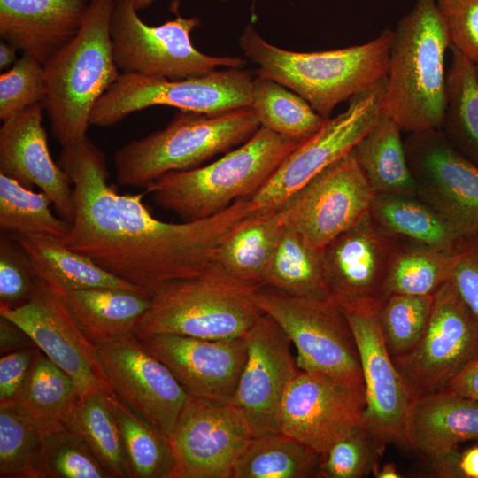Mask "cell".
Returning <instances> with one entry per match:
<instances>
[{
    "label": "cell",
    "mask_w": 478,
    "mask_h": 478,
    "mask_svg": "<svg viewBox=\"0 0 478 478\" xmlns=\"http://www.w3.org/2000/svg\"><path fill=\"white\" fill-rule=\"evenodd\" d=\"M402 132L382 109L376 124L352 150L375 195L417 196Z\"/></svg>",
    "instance_id": "cell-28"
},
{
    "label": "cell",
    "mask_w": 478,
    "mask_h": 478,
    "mask_svg": "<svg viewBox=\"0 0 478 478\" xmlns=\"http://www.w3.org/2000/svg\"><path fill=\"white\" fill-rule=\"evenodd\" d=\"M365 408V385L299 369L282 399L280 431L322 455L361 423Z\"/></svg>",
    "instance_id": "cell-18"
},
{
    "label": "cell",
    "mask_w": 478,
    "mask_h": 478,
    "mask_svg": "<svg viewBox=\"0 0 478 478\" xmlns=\"http://www.w3.org/2000/svg\"><path fill=\"white\" fill-rule=\"evenodd\" d=\"M446 389L478 401V358L466 366Z\"/></svg>",
    "instance_id": "cell-50"
},
{
    "label": "cell",
    "mask_w": 478,
    "mask_h": 478,
    "mask_svg": "<svg viewBox=\"0 0 478 478\" xmlns=\"http://www.w3.org/2000/svg\"><path fill=\"white\" fill-rule=\"evenodd\" d=\"M258 287L215 266L199 276L167 282L152 296L135 335L244 337L264 314L254 299Z\"/></svg>",
    "instance_id": "cell-7"
},
{
    "label": "cell",
    "mask_w": 478,
    "mask_h": 478,
    "mask_svg": "<svg viewBox=\"0 0 478 478\" xmlns=\"http://www.w3.org/2000/svg\"><path fill=\"white\" fill-rule=\"evenodd\" d=\"M46 92L43 65L23 53L0 75V120L4 122L30 106L44 104Z\"/></svg>",
    "instance_id": "cell-44"
},
{
    "label": "cell",
    "mask_w": 478,
    "mask_h": 478,
    "mask_svg": "<svg viewBox=\"0 0 478 478\" xmlns=\"http://www.w3.org/2000/svg\"><path fill=\"white\" fill-rule=\"evenodd\" d=\"M283 228L276 208L258 211L222 243L214 266L234 279L261 286Z\"/></svg>",
    "instance_id": "cell-29"
},
{
    "label": "cell",
    "mask_w": 478,
    "mask_h": 478,
    "mask_svg": "<svg viewBox=\"0 0 478 478\" xmlns=\"http://www.w3.org/2000/svg\"><path fill=\"white\" fill-rule=\"evenodd\" d=\"M12 235L29 256L36 274L64 293L93 288H117L150 295L102 268L86 256L71 250L60 241L14 233Z\"/></svg>",
    "instance_id": "cell-27"
},
{
    "label": "cell",
    "mask_w": 478,
    "mask_h": 478,
    "mask_svg": "<svg viewBox=\"0 0 478 478\" xmlns=\"http://www.w3.org/2000/svg\"><path fill=\"white\" fill-rule=\"evenodd\" d=\"M79 328L95 345L135 334L151 296L117 288H93L65 293Z\"/></svg>",
    "instance_id": "cell-26"
},
{
    "label": "cell",
    "mask_w": 478,
    "mask_h": 478,
    "mask_svg": "<svg viewBox=\"0 0 478 478\" xmlns=\"http://www.w3.org/2000/svg\"><path fill=\"white\" fill-rule=\"evenodd\" d=\"M407 448L421 459L478 441V401L445 389L415 397L405 420Z\"/></svg>",
    "instance_id": "cell-25"
},
{
    "label": "cell",
    "mask_w": 478,
    "mask_h": 478,
    "mask_svg": "<svg viewBox=\"0 0 478 478\" xmlns=\"http://www.w3.org/2000/svg\"><path fill=\"white\" fill-rule=\"evenodd\" d=\"M251 107L260 127L300 141L312 136L327 120L302 96L260 75L253 81Z\"/></svg>",
    "instance_id": "cell-39"
},
{
    "label": "cell",
    "mask_w": 478,
    "mask_h": 478,
    "mask_svg": "<svg viewBox=\"0 0 478 478\" xmlns=\"http://www.w3.org/2000/svg\"><path fill=\"white\" fill-rule=\"evenodd\" d=\"M37 274L33 263L12 235L0 240V307L14 308L30 297Z\"/></svg>",
    "instance_id": "cell-45"
},
{
    "label": "cell",
    "mask_w": 478,
    "mask_h": 478,
    "mask_svg": "<svg viewBox=\"0 0 478 478\" xmlns=\"http://www.w3.org/2000/svg\"><path fill=\"white\" fill-rule=\"evenodd\" d=\"M386 89L384 78L354 95L344 112L328 119L316 133L294 149L250 197L255 209L279 207L320 172L349 154L378 121Z\"/></svg>",
    "instance_id": "cell-11"
},
{
    "label": "cell",
    "mask_w": 478,
    "mask_h": 478,
    "mask_svg": "<svg viewBox=\"0 0 478 478\" xmlns=\"http://www.w3.org/2000/svg\"><path fill=\"white\" fill-rule=\"evenodd\" d=\"M58 164L73 185L65 244L151 296L212 269L226 239L259 211L242 197L203 220L162 221L143 204L144 193L120 194L108 183L105 156L88 136L62 147Z\"/></svg>",
    "instance_id": "cell-1"
},
{
    "label": "cell",
    "mask_w": 478,
    "mask_h": 478,
    "mask_svg": "<svg viewBox=\"0 0 478 478\" xmlns=\"http://www.w3.org/2000/svg\"><path fill=\"white\" fill-rule=\"evenodd\" d=\"M478 358V326L451 281L433 296L427 327L415 346L393 359L414 397L445 390Z\"/></svg>",
    "instance_id": "cell-12"
},
{
    "label": "cell",
    "mask_w": 478,
    "mask_h": 478,
    "mask_svg": "<svg viewBox=\"0 0 478 478\" xmlns=\"http://www.w3.org/2000/svg\"><path fill=\"white\" fill-rule=\"evenodd\" d=\"M253 81L252 72L243 68L215 70L180 80L121 73L95 104L89 125L111 127L133 112L155 105L207 115L251 107Z\"/></svg>",
    "instance_id": "cell-9"
},
{
    "label": "cell",
    "mask_w": 478,
    "mask_h": 478,
    "mask_svg": "<svg viewBox=\"0 0 478 478\" xmlns=\"http://www.w3.org/2000/svg\"><path fill=\"white\" fill-rule=\"evenodd\" d=\"M115 0H90L77 35L43 64L44 108L61 147L85 138L95 104L121 73L114 62L110 22Z\"/></svg>",
    "instance_id": "cell-4"
},
{
    "label": "cell",
    "mask_w": 478,
    "mask_h": 478,
    "mask_svg": "<svg viewBox=\"0 0 478 478\" xmlns=\"http://www.w3.org/2000/svg\"><path fill=\"white\" fill-rule=\"evenodd\" d=\"M398 236L382 228L369 212L323 248L324 275L340 305L380 301Z\"/></svg>",
    "instance_id": "cell-22"
},
{
    "label": "cell",
    "mask_w": 478,
    "mask_h": 478,
    "mask_svg": "<svg viewBox=\"0 0 478 478\" xmlns=\"http://www.w3.org/2000/svg\"><path fill=\"white\" fill-rule=\"evenodd\" d=\"M29 347L37 346L27 333L12 321L0 316L1 355Z\"/></svg>",
    "instance_id": "cell-49"
},
{
    "label": "cell",
    "mask_w": 478,
    "mask_h": 478,
    "mask_svg": "<svg viewBox=\"0 0 478 478\" xmlns=\"http://www.w3.org/2000/svg\"><path fill=\"white\" fill-rule=\"evenodd\" d=\"M44 104H37L4 122L0 128V173L25 187H38L68 221L73 216L72 181L55 163L42 127Z\"/></svg>",
    "instance_id": "cell-23"
},
{
    "label": "cell",
    "mask_w": 478,
    "mask_h": 478,
    "mask_svg": "<svg viewBox=\"0 0 478 478\" xmlns=\"http://www.w3.org/2000/svg\"><path fill=\"white\" fill-rule=\"evenodd\" d=\"M39 478H112L88 444L64 426L42 435Z\"/></svg>",
    "instance_id": "cell-42"
},
{
    "label": "cell",
    "mask_w": 478,
    "mask_h": 478,
    "mask_svg": "<svg viewBox=\"0 0 478 478\" xmlns=\"http://www.w3.org/2000/svg\"><path fill=\"white\" fill-rule=\"evenodd\" d=\"M3 316L20 327L36 346L76 383L81 396L112 393L96 345L79 328L65 293L37 274L29 299L14 307H0Z\"/></svg>",
    "instance_id": "cell-15"
},
{
    "label": "cell",
    "mask_w": 478,
    "mask_h": 478,
    "mask_svg": "<svg viewBox=\"0 0 478 478\" xmlns=\"http://www.w3.org/2000/svg\"><path fill=\"white\" fill-rule=\"evenodd\" d=\"M254 299L297 349V366L351 385H364L356 339L341 305L333 298L295 297L261 285Z\"/></svg>",
    "instance_id": "cell-8"
},
{
    "label": "cell",
    "mask_w": 478,
    "mask_h": 478,
    "mask_svg": "<svg viewBox=\"0 0 478 478\" xmlns=\"http://www.w3.org/2000/svg\"><path fill=\"white\" fill-rule=\"evenodd\" d=\"M128 3H130L136 11L143 10L148 8L155 0H125ZM222 2H226L227 0H219Z\"/></svg>",
    "instance_id": "cell-54"
},
{
    "label": "cell",
    "mask_w": 478,
    "mask_h": 478,
    "mask_svg": "<svg viewBox=\"0 0 478 478\" xmlns=\"http://www.w3.org/2000/svg\"><path fill=\"white\" fill-rule=\"evenodd\" d=\"M476 71H477V76H478V65H475Z\"/></svg>",
    "instance_id": "cell-56"
},
{
    "label": "cell",
    "mask_w": 478,
    "mask_h": 478,
    "mask_svg": "<svg viewBox=\"0 0 478 478\" xmlns=\"http://www.w3.org/2000/svg\"><path fill=\"white\" fill-rule=\"evenodd\" d=\"M17 48L10 42L3 40L0 43V69H6L18 60Z\"/></svg>",
    "instance_id": "cell-52"
},
{
    "label": "cell",
    "mask_w": 478,
    "mask_h": 478,
    "mask_svg": "<svg viewBox=\"0 0 478 478\" xmlns=\"http://www.w3.org/2000/svg\"><path fill=\"white\" fill-rule=\"evenodd\" d=\"M88 4L0 0V35L43 65L77 35Z\"/></svg>",
    "instance_id": "cell-24"
},
{
    "label": "cell",
    "mask_w": 478,
    "mask_h": 478,
    "mask_svg": "<svg viewBox=\"0 0 478 478\" xmlns=\"http://www.w3.org/2000/svg\"><path fill=\"white\" fill-rule=\"evenodd\" d=\"M459 251H443L398 236L384 297L393 294L434 296L451 280Z\"/></svg>",
    "instance_id": "cell-36"
},
{
    "label": "cell",
    "mask_w": 478,
    "mask_h": 478,
    "mask_svg": "<svg viewBox=\"0 0 478 478\" xmlns=\"http://www.w3.org/2000/svg\"><path fill=\"white\" fill-rule=\"evenodd\" d=\"M392 36L393 30L386 28L363 44L297 52L268 43L249 24L239 45L258 66V75L290 89L328 120L337 104L386 78Z\"/></svg>",
    "instance_id": "cell-2"
},
{
    "label": "cell",
    "mask_w": 478,
    "mask_h": 478,
    "mask_svg": "<svg viewBox=\"0 0 478 478\" xmlns=\"http://www.w3.org/2000/svg\"><path fill=\"white\" fill-rule=\"evenodd\" d=\"M109 394L95 390L81 396L65 426L83 439L112 478H135Z\"/></svg>",
    "instance_id": "cell-33"
},
{
    "label": "cell",
    "mask_w": 478,
    "mask_h": 478,
    "mask_svg": "<svg viewBox=\"0 0 478 478\" xmlns=\"http://www.w3.org/2000/svg\"><path fill=\"white\" fill-rule=\"evenodd\" d=\"M451 45L436 0H415L393 30L383 109L403 132L441 129Z\"/></svg>",
    "instance_id": "cell-3"
},
{
    "label": "cell",
    "mask_w": 478,
    "mask_h": 478,
    "mask_svg": "<svg viewBox=\"0 0 478 478\" xmlns=\"http://www.w3.org/2000/svg\"><path fill=\"white\" fill-rule=\"evenodd\" d=\"M109 404L117 420L135 478H173L176 459L170 438L112 393Z\"/></svg>",
    "instance_id": "cell-37"
},
{
    "label": "cell",
    "mask_w": 478,
    "mask_h": 478,
    "mask_svg": "<svg viewBox=\"0 0 478 478\" xmlns=\"http://www.w3.org/2000/svg\"><path fill=\"white\" fill-rule=\"evenodd\" d=\"M50 197L35 192L18 181L0 173V227L31 237H44L66 243L71 222L51 212Z\"/></svg>",
    "instance_id": "cell-38"
},
{
    "label": "cell",
    "mask_w": 478,
    "mask_h": 478,
    "mask_svg": "<svg viewBox=\"0 0 478 478\" xmlns=\"http://www.w3.org/2000/svg\"><path fill=\"white\" fill-rule=\"evenodd\" d=\"M74 381L40 349L14 402L42 435L63 428L80 400Z\"/></svg>",
    "instance_id": "cell-30"
},
{
    "label": "cell",
    "mask_w": 478,
    "mask_h": 478,
    "mask_svg": "<svg viewBox=\"0 0 478 478\" xmlns=\"http://www.w3.org/2000/svg\"><path fill=\"white\" fill-rule=\"evenodd\" d=\"M302 142L260 127L216 161L166 173L147 185L145 193L183 221L203 220L254 194Z\"/></svg>",
    "instance_id": "cell-5"
},
{
    "label": "cell",
    "mask_w": 478,
    "mask_h": 478,
    "mask_svg": "<svg viewBox=\"0 0 478 478\" xmlns=\"http://www.w3.org/2000/svg\"><path fill=\"white\" fill-rule=\"evenodd\" d=\"M189 397L232 403L243 368L244 337L204 339L175 334L138 337Z\"/></svg>",
    "instance_id": "cell-21"
},
{
    "label": "cell",
    "mask_w": 478,
    "mask_h": 478,
    "mask_svg": "<svg viewBox=\"0 0 478 478\" xmlns=\"http://www.w3.org/2000/svg\"><path fill=\"white\" fill-rule=\"evenodd\" d=\"M260 127L251 107L219 115L178 112L168 125L119 149L113 156L117 184L145 188L159 176L200 166L248 141Z\"/></svg>",
    "instance_id": "cell-6"
},
{
    "label": "cell",
    "mask_w": 478,
    "mask_h": 478,
    "mask_svg": "<svg viewBox=\"0 0 478 478\" xmlns=\"http://www.w3.org/2000/svg\"><path fill=\"white\" fill-rule=\"evenodd\" d=\"M42 435L14 403H0V477L39 478Z\"/></svg>",
    "instance_id": "cell-40"
},
{
    "label": "cell",
    "mask_w": 478,
    "mask_h": 478,
    "mask_svg": "<svg viewBox=\"0 0 478 478\" xmlns=\"http://www.w3.org/2000/svg\"><path fill=\"white\" fill-rule=\"evenodd\" d=\"M320 457L281 432L253 436L236 459L231 478L316 477Z\"/></svg>",
    "instance_id": "cell-35"
},
{
    "label": "cell",
    "mask_w": 478,
    "mask_h": 478,
    "mask_svg": "<svg viewBox=\"0 0 478 478\" xmlns=\"http://www.w3.org/2000/svg\"><path fill=\"white\" fill-rule=\"evenodd\" d=\"M382 300L341 305L360 358L366 392L361 424L385 443L407 447L405 420L415 397L383 341L378 319Z\"/></svg>",
    "instance_id": "cell-17"
},
{
    "label": "cell",
    "mask_w": 478,
    "mask_h": 478,
    "mask_svg": "<svg viewBox=\"0 0 478 478\" xmlns=\"http://www.w3.org/2000/svg\"><path fill=\"white\" fill-rule=\"evenodd\" d=\"M373 474L376 478H399L401 477L396 465L392 463H387V464L382 465V466H380V465L377 466L374 469Z\"/></svg>",
    "instance_id": "cell-53"
},
{
    "label": "cell",
    "mask_w": 478,
    "mask_h": 478,
    "mask_svg": "<svg viewBox=\"0 0 478 478\" xmlns=\"http://www.w3.org/2000/svg\"><path fill=\"white\" fill-rule=\"evenodd\" d=\"M459 297L478 326V238L462 243L450 280Z\"/></svg>",
    "instance_id": "cell-47"
},
{
    "label": "cell",
    "mask_w": 478,
    "mask_h": 478,
    "mask_svg": "<svg viewBox=\"0 0 478 478\" xmlns=\"http://www.w3.org/2000/svg\"><path fill=\"white\" fill-rule=\"evenodd\" d=\"M252 437L234 404L189 396L169 436L176 459L173 478H231Z\"/></svg>",
    "instance_id": "cell-16"
},
{
    "label": "cell",
    "mask_w": 478,
    "mask_h": 478,
    "mask_svg": "<svg viewBox=\"0 0 478 478\" xmlns=\"http://www.w3.org/2000/svg\"><path fill=\"white\" fill-rule=\"evenodd\" d=\"M256 0H253V4H255Z\"/></svg>",
    "instance_id": "cell-57"
},
{
    "label": "cell",
    "mask_w": 478,
    "mask_h": 478,
    "mask_svg": "<svg viewBox=\"0 0 478 478\" xmlns=\"http://www.w3.org/2000/svg\"><path fill=\"white\" fill-rule=\"evenodd\" d=\"M262 285L295 297H331L324 275L323 248L284 227Z\"/></svg>",
    "instance_id": "cell-32"
},
{
    "label": "cell",
    "mask_w": 478,
    "mask_h": 478,
    "mask_svg": "<svg viewBox=\"0 0 478 478\" xmlns=\"http://www.w3.org/2000/svg\"><path fill=\"white\" fill-rule=\"evenodd\" d=\"M369 213L386 232L436 249L457 251L467 239L417 196L377 194Z\"/></svg>",
    "instance_id": "cell-31"
},
{
    "label": "cell",
    "mask_w": 478,
    "mask_h": 478,
    "mask_svg": "<svg viewBox=\"0 0 478 478\" xmlns=\"http://www.w3.org/2000/svg\"><path fill=\"white\" fill-rule=\"evenodd\" d=\"M446 72V105L442 131L478 166V76L475 65L451 45Z\"/></svg>",
    "instance_id": "cell-34"
},
{
    "label": "cell",
    "mask_w": 478,
    "mask_h": 478,
    "mask_svg": "<svg viewBox=\"0 0 478 478\" xmlns=\"http://www.w3.org/2000/svg\"><path fill=\"white\" fill-rule=\"evenodd\" d=\"M199 25L196 17L177 14L158 27L145 24L125 0H115L110 22L114 62L122 73H138L171 80L199 77L218 66L243 68L237 57H214L197 50L190 40Z\"/></svg>",
    "instance_id": "cell-10"
},
{
    "label": "cell",
    "mask_w": 478,
    "mask_h": 478,
    "mask_svg": "<svg viewBox=\"0 0 478 478\" xmlns=\"http://www.w3.org/2000/svg\"><path fill=\"white\" fill-rule=\"evenodd\" d=\"M387 443L360 423L320 455L316 477L368 476L379 466V459Z\"/></svg>",
    "instance_id": "cell-43"
},
{
    "label": "cell",
    "mask_w": 478,
    "mask_h": 478,
    "mask_svg": "<svg viewBox=\"0 0 478 478\" xmlns=\"http://www.w3.org/2000/svg\"><path fill=\"white\" fill-rule=\"evenodd\" d=\"M38 347L15 351L0 358V403L12 402L34 365Z\"/></svg>",
    "instance_id": "cell-48"
},
{
    "label": "cell",
    "mask_w": 478,
    "mask_h": 478,
    "mask_svg": "<svg viewBox=\"0 0 478 478\" xmlns=\"http://www.w3.org/2000/svg\"><path fill=\"white\" fill-rule=\"evenodd\" d=\"M374 196L351 150L276 209L284 227L324 248L369 212Z\"/></svg>",
    "instance_id": "cell-13"
},
{
    "label": "cell",
    "mask_w": 478,
    "mask_h": 478,
    "mask_svg": "<svg viewBox=\"0 0 478 478\" xmlns=\"http://www.w3.org/2000/svg\"><path fill=\"white\" fill-rule=\"evenodd\" d=\"M112 394L171 436L189 395L135 334L96 345Z\"/></svg>",
    "instance_id": "cell-19"
},
{
    "label": "cell",
    "mask_w": 478,
    "mask_h": 478,
    "mask_svg": "<svg viewBox=\"0 0 478 478\" xmlns=\"http://www.w3.org/2000/svg\"><path fill=\"white\" fill-rule=\"evenodd\" d=\"M247 356L234 396L253 436L280 433V412L285 391L298 372L291 341L264 313L244 336Z\"/></svg>",
    "instance_id": "cell-20"
},
{
    "label": "cell",
    "mask_w": 478,
    "mask_h": 478,
    "mask_svg": "<svg viewBox=\"0 0 478 478\" xmlns=\"http://www.w3.org/2000/svg\"><path fill=\"white\" fill-rule=\"evenodd\" d=\"M73 4H87L86 0H66Z\"/></svg>",
    "instance_id": "cell-55"
},
{
    "label": "cell",
    "mask_w": 478,
    "mask_h": 478,
    "mask_svg": "<svg viewBox=\"0 0 478 478\" xmlns=\"http://www.w3.org/2000/svg\"><path fill=\"white\" fill-rule=\"evenodd\" d=\"M451 42L478 65V0H436Z\"/></svg>",
    "instance_id": "cell-46"
},
{
    "label": "cell",
    "mask_w": 478,
    "mask_h": 478,
    "mask_svg": "<svg viewBox=\"0 0 478 478\" xmlns=\"http://www.w3.org/2000/svg\"><path fill=\"white\" fill-rule=\"evenodd\" d=\"M433 296L393 294L378 310L381 332L392 359L411 351L420 339L429 319Z\"/></svg>",
    "instance_id": "cell-41"
},
{
    "label": "cell",
    "mask_w": 478,
    "mask_h": 478,
    "mask_svg": "<svg viewBox=\"0 0 478 478\" xmlns=\"http://www.w3.org/2000/svg\"><path fill=\"white\" fill-rule=\"evenodd\" d=\"M417 197L459 235H478V166L457 150L442 129L404 139Z\"/></svg>",
    "instance_id": "cell-14"
},
{
    "label": "cell",
    "mask_w": 478,
    "mask_h": 478,
    "mask_svg": "<svg viewBox=\"0 0 478 478\" xmlns=\"http://www.w3.org/2000/svg\"><path fill=\"white\" fill-rule=\"evenodd\" d=\"M459 466L462 477L478 478V446L460 453Z\"/></svg>",
    "instance_id": "cell-51"
},
{
    "label": "cell",
    "mask_w": 478,
    "mask_h": 478,
    "mask_svg": "<svg viewBox=\"0 0 478 478\" xmlns=\"http://www.w3.org/2000/svg\"><path fill=\"white\" fill-rule=\"evenodd\" d=\"M476 237L478 238V235Z\"/></svg>",
    "instance_id": "cell-58"
}]
</instances>
